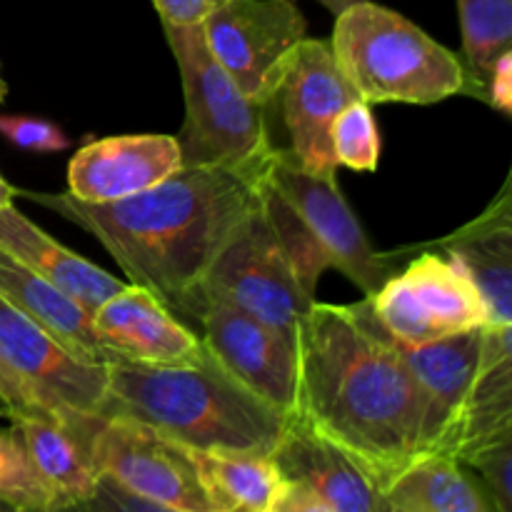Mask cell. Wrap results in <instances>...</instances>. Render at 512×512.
I'll return each instance as SVG.
<instances>
[{
	"instance_id": "cell-1",
	"label": "cell",
	"mask_w": 512,
	"mask_h": 512,
	"mask_svg": "<svg viewBox=\"0 0 512 512\" xmlns=\"http://www.w3.org/2000/svg\"><path fill=\"white\" fill-rule=\"evenodd\" d=\"M298 410L380 485L428 458L423 403L370 300L313 303L298 330Z\"/></svg>"
},
{
	"instance_id": "cell-2",
	"label": "cell",
	"mask_w": 512,
	"mask_h": 512,
	"mask_svg": "<svg viewBox=\"0 0 512 512\" xmlns=\"http://www.w3.org/2000/svg\"><path fill=\"white\" fill-rule=\"evenodd\" d=\"M260 180L223 165H195L115 203H80L70 193L23 195L88 230L130 283L183 320L213 260L258 205Z\"/></svg>"
},
{
	"instance_id": "cell-3",
	"label": "cell",
	"mask_w": 512,
	"mask_h": 512,
	"mask_svg": "<svg viewBox=\"0 0 512 512\" xmlns=\"http://www.w3.org/2000/svg\"><path fill=\"white\" fill-rule=\"evenodd\" d=\"M105 373L98 415L150 425L185 448L270 455L288 420L235 383L208 350L185 365L115 360Z\"/></svg>"
},
{
	"instance_id": "cell-4",
	"label": "cell",
	"mask_w": 512,
	"mask_h": 512,
	"mask_svg": "<svg viewBox=\"0 0 512 512\" xmlns=\"http://www.w3.org/2000/svg\"><path fill=\"white\" fill-rule=\"evenodd\" d=\"M335 60L360 100L430 105L465 93L460 55L395 10L355 3L335 15Z\"/></svg>"
},
{
	"instance_id": "cell-5",
	"label": "cell",
	"mask_w": 512,
	"mask_h": 512,
	"mask_svg": "<svg viewBox=\"0 0 512 512\" xmlns=\"http://www.w3.org/2000/svg\"><path fill=\"white\" fill-rule=\"evenodd\" d=\"M178 63L185 95V123L175 135L183 168L223 165L265 175L273 158L268 110L240 93L205 45L200 25H163Z\"/></svg>"
},
{
	"instance_id": "cell-6",
	"label": "cell",
	"mask_w": 512,
	"mask_h": 512,
	"mask_svg": "<svg viewBox=\"0 0 512 512\" xmlns=\"http://www.w3.org/2000/svg\"><path fill=\"white\" fill-rule=\"evenodd\" d=\"M208 300L233 305L290 340H298V330L313 308L315 295H310L295 275L260 208V200L233 240L220 250L190 298L183 313V323L190 330L195 315Z\"/></svg>"
},
{
	"instance_id": "cell-7",
	"label": "cell",
	"mask_w": 512,
	"mask_h": 512,
	"mask_svg": "<svg viewBox=\"0 0 512 512\" xmlns=\"http://www.w3.org/2000/svg\"><path fill=\"white\" fill-rule=\"evenodd\" d=\"M63 420L83 443L95 473L128 493L180 512H218L185 445L128 418L73 413Z\"/></svg>"
},
{
	"instance_id": "cell-8",
	"label": "cell",
	"mask_w": 512,
	"mask_h": 512,
	"mask_svg": "<svg viewBox=\"0 0 512 512\" xmlns=\"http://www.w3.org/2000/svg\"><path fill=\"white\" fill-rule=\"evenodd\" d=\"M205 45L240 93L273 108L308 20L295 0H225L200 23Z\"/></svg>"
},
{
	"instance_id": "cell-9",
	"label": "cell",
	"mask_w": 512,
	"mask_h": 512,
	"mask_svg": "<svg viewBox=\"0 0 512 512\" xmlns=\"http://www.w3.org/2000/svg\"><path fill=\"white\" fill-rule=\"evenodd\" d=\"M265 183L273 185L298 213L323 250L330 268L343 273L363 295H375L410 260V248L380 253L340 193L338 175H315L295 163L290 150H273Z\"/></svg>"
},
{
	"instance_id": "cell-10",
	"label": "cell",
	"mask_w": 512,
	"mask_h": 512,
	"mask_svg": "<svg viewBox=\"0 0 512 512\" xmlns=\"http://www.w3.org/2000/svg\"><path fill=\"white\" fill-rule=\"evenodd\" d=\"M365 298L390 338L408 348L488 325L478 288L458 263L433 248L410 258L378 293Z\"/></svg>"
},
{
	"instance_id": "cell-11",
	"label": "cell",
	"mask_w": 512,
	"mask_h": 512,
	"mask_svg": "<svg viewBox=\"0 0 512 512\" xmlns=\"http://www.w3.org/2000/svg\"><path fill=\"white\" fill-rule=\"evenodd\" d=\"M195 335L210 358L245 390L290 418L298 410V343L253 315L208 300L195 315Z\"/></svg>"
},
{
	"instance_id": "cell-12",
	"label": "cell",
	"mask_w": 512,
	"mask_h": 512,
	"mask_svg": "<svg viewBox=\"0 0 512 512\" xmlns=\"http://www.w3.org/2000/svg\"><path fill=\"white\" fill-rule=\"evenodd\" d=\"M360 100L335 60L330 40L305 38L290 58L275 103L283 105L295 163L315 175H338L330 125L340 110Z\"/></svg>"
},
{
	"instance_id": "cell-13",
	"label": "cell",
	"mask_w": 512,
	"mask_h": 512,
	"mask_svg": "<svg viewBox=\"0 0 512 512\" xmlns=\"http://www.w3.org/2000/svg\"><path fill=\"white\" fill-rule=\"evenodd\" d=\"M0 348L30 393L58 415H98L108 395L105 365L85 363L63 348L38 323L0 298Z\"/></svg>"
},
{
	"instance_id": "cell-14",
	"label": "cell",
	"mask_w": 512,
	"mask_h": 512,
	"mask_svg": "<svg viewBox=\"0 0 512 512\" xmlns=\"http://www.w3.org/2000/svg\"><path fill=\"white\" fill-rule=\"evenodd\" d=\"M480 330L450 335L428 345H400L420 403H423V440L428 455H450L458 448L470 388L480 365Z\"/></svg>"
},
{
	"instance_id": "cell-15",
	"label": "cell",
	"mask_w": 512,
	"mask_h": 512,
	"mask_svg": "<svg viewBox=\"0 0 512 512\" xmlns=\"http://www.w3.org/2000/svg\"><path fill=\"white\" fill-rule=\"evenodd\" d=\"M183 170L175 135L143 133L90 140L68 163V193L80 203H115Z\"/></svg>"
},
{
	"instance_id": "cell-16",
	"label": "cell",
	"mask_w": 512,
	"mask_h": 512,
	"mask_svg": "<svg viewBox=\"0 0 512 512\" xmlns=\"http://www.w3.org/2000/svg\"><path fill=\"white\" fill-rule=\"evenodd\" d=\"M270 458L285 480L308 485L333 512H395L383 485L300 415L285 420Z\"/></svg>"
},
{
	"instance_id": "cell-17",
	"label": "cell",
	"mask_w": 512,
	"mask_h": 512,
	"mask_svg": "<svg viewBox=\"0 0 512 512\" xmlns=\"http://www.w3.org/2000/svg\"><path fill=\"white\" fill-rule=\"evenodd\" d=\"M95 333L115 360L185 365L203 358L195 330L175 318L150 290L128 283L93 313Z\"/></svg>"
},
{
	"instance_id": "cell-18",
	"label": "cell",
	"mask_w": 512,
	"mask_h": 512,
	"mask_svg": "<svg viewBox=\"0 0 512 512\" xmlns=\"http://www.w3.org/2000/svg\"><path fill=\"white\" fill-rule=\"evenodd\" d=\"M512 180L475 220L430 248L460 265L478 288L490 325H512Z\"/></svg>"
},
{
	"instance_id": "cell-19",
	"label": "cell",
	"mask_w": 512,
	"mask_h": 512,
	"mask_svg": "<svg viewBox=\"0 0 512 512\" xmlns=\"http://www.w3.org/2000/svg\"><path fill=\"white\" fill-rule=\"evenodd\" d=\"M0 250L78 300L90 315L128 285L85 260L83 255L60 245L53 235L25 218L15 205L0 210Z\"/></svg>"
},
{
	"instance_id": "cell-20",
	"label": "cell",
	"mask_w": 512,
	"mask_h": 512,
	"mask_svg": "<svg viewBox=\"0 0 512 512\" xmlns=\"http://www.w3.org/2000/svg\"><path fill=\"white\" fill-rule=\"evenodd\" d=\"M0 298L28 315L45 333L53 335L75 358L93 365L113 363V355L95 333L93 315L78 300L65 295L3 250H0Z\"/></svg>"
},
{
	"instance_id": "cell-21",
	"label": "cell",
	"mask_w": 512,
	"mask_h": 512,
	"mask_svg": "<svg viewBox=\"0 0 512 512\" xmlns=\"http://www.w3.org/2000/svg\"><path fill=\"white\" fill-rule=\"evenodd\" d=\"M512 438V325H483L480 365L470 388L455 460Z\"/></svg>"
},
{
	"instance_id": "cell-22",
	"label": "cell",
	"mask_w": 512,
	"mask_h": 512,
	"mask_svg": "<svg viewBox=\"0 0 512 512\" xmlns=\"http://www.w3.org/2000/svg\"><path fill=\"white\" fill-rule=\"evenodd\" d=\"M13 430L40 483L53 495L55 508L83 500L93 493L100 475L95 473L78 435L55 415L15 420Z\"/></svg>"
},
{
	"instance_id": "cell-23",
	"label": "cell",
	"mask_w": 512,
	"mask_h": 512,
	"mask_svg": "<svg viewBox=\"0 0 512 512\" xmlns=\"http://www.w3.org/2000/svg\"><path fill=\"white\" fill-rule=\"evenodd\" d=\"M395 512H498L488 490L460 460L428 455L385 485Z\"/></svg>"
},
{
	"instance_id": "cell-24",
	"label": "cell",
	"mask_w": 512,
	"mask_h": 512,
	"mask_svg": "<svg viewBox=\"0 0 512 512\" xmlns=\"http://www.w3.org/2000/svg\"><path fill=\"white\" fill-rule=\"evenodd\" d=\"M200 483L218 512H268L283 475L270 455L193 450Z\"/></svg>"
},
{
	"instance_id": "cell-25",
	"label": "cell",
	"mask_w": 512,
	"mask_h": 512,
	"mask_svg": "<svg viewBox=\"0 0 512 512\" xmlns=\"http://www.w3.org/2000/svg\"><path fill=\"white\" fill-rule=\"evenodd\" d=\"M458 10L463 28V95L485 103L495 65L512 53V0H458Z\"/></svg>"
},
{
	"instance_id": "cell-26",
	"label": "cell",
	"mask_w": 512,
	"mask_h": 512,
	"mask_svg": "<svg viewBox=\"0 0 512 512\" xmlns=\"http://www.w3.org/2000/svg\"><path fill=\"white\" fill-rule=\"evenodd\" d=\"M260 208H263L265 218H268L270 228H273L283 253L288 255L290 265H293L295 275L303 283V288L310 295H315L320 275L330 268L320 245L315 243V238L305 228L303 220L298 218V213L290 208L288 200L273 185L265 183V178L260 180Z\"/></svg>"
},
{
	"instance_id": "cell-27",
	"label": "cell",
	"mask_w": 512,
	"mask_h": 512,
	"mask_svg": "<svg viewBox=\"0 0 512 512\" xmlns=\"http://www.w3.org/2000/svg\"><path fill=\"white\" fill-rule=\"evenodd\" d=\"M330 148L338 165L375 173L380 163V133L370 103L353 100L330 125Z\"/></svg>"
},
{
	"instance_id": "cell-28",
	"label": "cell",
	"mask_w": 512,
	"mask_h": 512,
	"mask_svg": "<svg viewBox=\"0 0 512 512\" xmlns=\"http://www.w3.org/2000/svg\"><path fill=\"white\" fill-rule=\"evenodd\" d=\"M0 495L33 512H48L55 508L53 495L35 475L23 443L13 428L0 430Z\"/></svg>"
},
{
	"instance_id": "cell-29",
	"label": "cell",
	"mask_w": 512,
	"mask_h": 512,
	"mask_svg": "<svg viewBox=\"0 0 512 512\" xmlns=\"http://www.w3.org/2000/svg\"><path fill=\"white\" fill-rule=\"evenodd\" d=\"M460 463L483 483L495 510L512 512V438L483 445L465 455Z\"/></svg>"
},
{
	"instance_id": "cell-30",
	"label": "cell",
	"mask_w": 512,
	"mask_h": 512,
	"mask_svg": "<svg viewBox=\"0 0 512 512\" xmlns=\"http://www.w3.org/2000/svg\"><path fill=\"white\" fill-rule=\"evenodd\" d=\"M0 135L15 148L30 153H60L70 145V138L60 125L33 115H3L0 113Z\"/></svg>"
},
{
	"instance_id": "cell-31",
	"label": "cell",
	"mask_w": 512,
	"mask_h": 512,
	"mask_svg": "<svg viewBox=\"0 0 512 512\" xmlns=\"http://www.w3.org/2000/svg\"><path fill=\"white\" fill-rule=\"evenodd\" d=\"M48 512H180V510L163 508V505L138 498V495H133V493H128L125 488H120L115 480L100 475L98 483H95V488H93V493L85 495L83 500L60 505V508H53Z\"/></svg>"
},
{
	"instance_id": "cell-32",
	"label": "cell",
	"mask_w": 512,
	"mask_h": 512,
	"mask_svg": "<svg viewBox=\"0 0 512 512\" xmlns=\"http://www.w3.org/2000/svg\"><path fill=\"white\" fill-rule=\"evenodd\" d=\"M0 415L8 418L10 423L23 418H45V415H53L48 408H43L35 400V395L30 393V388L20 378L18 370L5 358L3 348H0Z\"/></svg>"
},
{
	"instance_id": "cell-33",
	"label": "cell",
	"mask_w": 512,
	"mask_h": 512,
	"mask_svg": "<svg viewBox=\"0 0 512 512\" xmlns=\"http://www.w3.org/2000/svg\"><path fill=\"white\" fill-rule=\"evenodd\" d=\"M268 512H333V510H330V505L325 503L318 493H313L308 485L283 478V483H280L278 493H275Z\"/></svg>"
},
{
	"instance_id": "cell-34",
	"label": "cell",
	"mask_w": 512,
	"mask_h": 512,
	"mask_svg": "<svg viewBox=\"0 0 512 512\" xmlns=\"http://www.w3.org/2000/svg\"><path fill=\"white\" fill-rule=\"evenodd\" d=\"M225 0H153L163 25H200Z\"/></svg>"
},
{
	"instance_id": "cell-35",
	"label": "cell",
	"mask_w": 512,
	"mask_h": 512,
	"mask_svg": "<svg viewBox=\"0 0 512 512\" xmlns=\"http://www.w3.org/2000/svg\"><path fill=\"white\" fill-rule=\"evenodd\" d=\"M485 103L490 108L500 110L503 115L512 113V53L503 55L500 63L495 65L493 75H490L488 93H485Z\"/></svg>"
},
{
	"instance_id": "cell-36",
	"label": "cell",
	"mask_w": 512,
	"mask_h": 512,
	"mask_svg": "<svg viewBox=\"0 0 512 512\" xmlns=\"http://www.w3.org/2000/svg\"><path fill=\"white\" fill-rule=\"evenodd\" d=\"M318 3L325 5V8H328L333 15H340L345 8H350V5H355V3H363V0H318Z\"/></svg>"
},
{
	"instance_id": "cell-37",
	"label": "cell",
	"mask_w": 512,
	"mask_h": 512,
	"mask_svg": "<svg viewBox=\"0 0 512 512\" xmlns=\"http://www.w3.org/2000/svg\"><path fill=\"white\" fill-rule=\"evenodd\" d=\"M15 195H18V190L10 188V185L3 180V175H0V210L8 208V205H13Z\"/></svg>"
},
{
	"instance_id": "cell-38",
	"label": "cell",
	"mask_w": 512,
	"mask_h": 512,
	"mask_svg": "<svg viewBox=\"0 0 512 512\" xmlns=\"http://www.w3.org/2000/svg\"><path fill=\"white\" fill-rule=\"evenodd\" d=\"M0 512H33V510H25V508H20V505L10 503L8 498H3V495H0Z\"/></svg>"
},
{
	"instance_id": "cell-39",
	"label": "cell",
	"mask_w": 512,
	"mask_h": 512,
	"mask_svg": "<svg viewBox=\"0 0 512 512\" xmlns=\"http://www.w3.org/2000/svg\"><path fill=\"white\" fill-rule=\"evenodd\" d=\"M5 95H8V85H5L3 75H0V103H3V100H5Z\"/></svg>"
}]
</instances>
